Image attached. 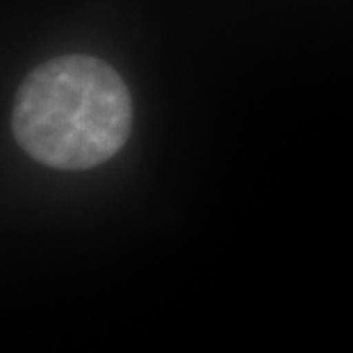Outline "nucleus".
Wrapping results in <instances>:
<instances>
[{"mask_svg":"<svg viewBox=\"0 0 353 353\" xmlns=\"http://www.w3.org/2000/svg\"><path fill=\"white\" fill-rule=\"evenodd\" d=\"M132 130V99L123 78L92 55L48 59L19 87L12 132L32 160L62 171L108 162Z\"/></svg>","mask_w":353,"mask_h":353,"instance_id":"f257e3e1","label":"nucleus"}]
</instances>
